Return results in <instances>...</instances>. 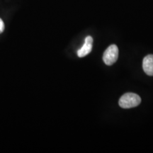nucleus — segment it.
Here are the masks:
<instances>
[{"instance_id": "4", "label": "nucleus", "mask_w": 153, "mask_h": 153, "mask_svg": "<svg viewBox=\"0 0 153 153\" xmlns=\"http://www.w3.org/2000/svg\"><path fill=\"white\" fill-rule=\"evenodd\" d=\"M143 68L148 76H153V55H148L143 59Z\"/></svg>"}, {"instance_id": "1", "label": "nucleus", "mask_w": 153, "mask_h": 153, "mask_svg": "<svg viewBox=\"0 0 153 153\" xmlns=\"http://www.w3.org/2000/svg\"><path fill=\"white\" fill-rule=\"evenodd\" d=\"M140 97L134 93L124 94L118 101L119 106L123 108H131L136 107L140 104Z\"/></svg>"}, {"instance_id": "3", "label": "nucleus", "mask_w": 153, "mask_h": 153, "mask_svg": "<svg viewBox=\"0 0 153 153\" xmlns=\"http://www.w3.org/2000/svg\"><path fill=\"white\" fill-rule=\"evenodd\" d=\"M92 43H93V38L91 36H87L85 38V44L77 51V55L79 57H83L91 53V50H92Z\"/></svg>"}, {"instance_id": "2", "label": "nucleus", "mask_w": 153, "mask_h": 153, "mask_svg": "<svg viewBox=\"0 0 153 153\" xmlns=\"http://www.w3.org/2000/svg\"><path fill=\"white\" fill-rule=\"evenodd\" d=\"M118 57V48L116 45H111L106 48L104 53L103 60L106 65H112Z\"/></svg>"}, {"instance_id": "5", "label": "nucleus", "mask_w": 153, "mask_h": 153, "mask_svg": "<svg viewBox=\"0 0 153 153\" xmlns=\"http://www.w3.org/2000/svg\"><path fill=\"white\" fill-rule=\"evenodd\" d=\"M4 30V24L1 19H0V33H2Z\"/></svg>"}]
</instances>
